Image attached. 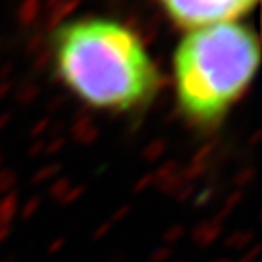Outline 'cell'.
Returning <instances> with one entry per match:
<instances>
[{
  "instance_id": "obj_3",
  "label": "cell",
  "mask_w": 262,
  "mask_h": 262,
  "mask_svg": "<svg viewBox=\"0 0 262 262\" xmlns=\"http://www.w3.org/2000/svg\"><path fill=\"white\" fill-rule=\"evenodd\" d=\"M177 29L191 31L204 26L238 20L258 6V0H149Z\"/></svg>"
},
{
  "instance_id": "obj_1",
  "label": "cell",
  "mask_w": 262,
  "mask_h": 262,
  "mask_svg": "<svg viewBox=\"0 0 262 262\" xmlns=\"http://www.w3.org/2000/svg\"><path fill=\"white\" fill-rule=\"evenodd\" d=\"M48 55L58 86L98 113L140 117L166 84L142 35L115 16L58 22L48 35Z\"/></svg>"
},
{
  "instance_id": "obj_2",
  "label": "cell",
  "mask_w": 262,
  "mask_h": 262,
  "mask_svg": "<svg viewBox=\"0 0 262 262\" xmlns=\"http://www.w3.org/2000/svg\"><path fill=\"white\" fill-rule=\"evenodd\" d=\"M260 64V38L241 20L186 31L171 57L179 119L202 137L213 135L246 97Z\"/></svg>"
}]
</instances>
